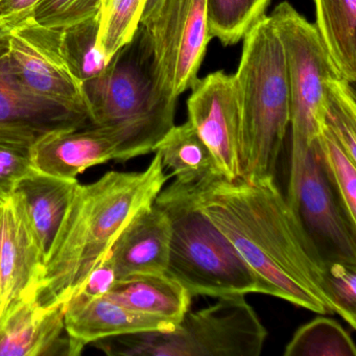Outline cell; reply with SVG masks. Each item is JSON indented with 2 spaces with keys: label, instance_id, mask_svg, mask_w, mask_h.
Returning <instances> with one entry per match:
<instances>
[{
  "label": "cell",
  "instance_id": "cell-1",
  "mask_svg": "<svg viewBox=\"0 0 356 356\" xmlns=\"http://www.w3.org/2000/svg\"><path fill=\"white\" fill-rule=\"evenodd\" d=\"M202 211L248 266L280 298L318 314H335L325 264L275 182L216 175L193 184Z\"/></svg>",
  "mask_w": 356,
  "mask_h": 356
},
{
  "label": "cell",
  "instance_id": "cell-2",
  "mask_svg": "<svg viewBox=\"0 0 356 356\" xmlns=\"http://www.w3.org/2000/svg\"><path fill=\"white\" fill-rule=\"evenodd\" d=\"M170 175L156 153L139 172H108L79 184L51 243L34 295L42 306L66 303L139 211L152 205Z\"/></svg>",
  "mask_w": 356,
  "mask_h": 356
},
{
  "label": "cell",
  "instance_id": "cell-3",
  "mask_svg": "<svg viewBox=\"0 0 356 356\" xmlns=\"http://www.w3.org/2000/svg\"><path fill=\"white\" fill-rule=\"evenodd\" d=\"M84 89L91 124L107 129L118 140V161L153 153L174 128L177 97L160 85L151 39L141 24Z\"/></svg>",
  "mask_w": 356,
  "mask_h": 356
},
{
  "label": "cell",
  "instance_id": "cell-4",
  "mask_svg": "<svg viewBox=\"0 0 356 356\" xmlns=\"http://www.w3.org/2000/svg\"><path fill=\"white\" fill-rule=\"evenodd\" d=\"M233 76L241 113V179L275 178L291 124V93L284 49L270 16L243 37Z\"/></svg>",
  "mask_w": 356,
  "mask_h": 356
},
{
  "label": "cell",
  "instance_id": "cell-5",
  "mask_svg": "<svg viewBox=\"0 0 356 356\" xmlns=\"http://www.w3.org/2000/svg\"><path fill=\"white\" fill-rule=\"evenodd\" d=\"M154 203L168 216L172 231L166 274L191 297L268 295L266 285L202 211L193 183L175 180Z\"/></svg>",
  "mask_w": 356,
  "mask_h": 356
},
{
  "label": "cell",
  "instance_id": "cell-6",
  "mask_svg": "<svg viewBox=\"0 0 356 356\" xmlns=\"http://www.w3.org/2000/svg\"><path fill=\"white\" fill-rule=\"evenodd\" d=\"M187 312L172 330L129 333L92 343L110 356H258L266 329L245 295Z\"/></svg>",
  "mask_w": 356,
  "mask_h": 356
},
{
  "label": "cell",
  "instance_id": "cell-7",
  "mask_svg": "<svg viewBox=\"0 0 356 356\" xmlns=\"http://www.w3.org/2000/svg\"><path fill=\"white\" fill-rule=\"evenodd\" d=\"M284 49L291 93L289 178L299 172L306 153L324 126L327 83L339 76L316 24L284 1L270 16Z\"/></svg>",
  "mask_w": 356,
  "mask_h": 356
},
{
  "label": "cell",
  "instance_id": "cell-8",
  "mask_svg": "<svg viewBox=\"0 0 356 356\" xmlns=\"http://www.w3.org/2000/svg\"><path fill=\"white\" fill-rule=\"evenodd\" d=\"M141 26L151 39L160 85L178 99L199 79L212 39L207 0H163L155 15Z\"/></svg>",
  "mask_w": 356,
  "mask_h": 356
},
{
  "label": "cell",
  "instance_id": "cell-9",
  "mask_svg": "<svg viewBox=\"0 0 356 356\" xmlns=\"http://www.w3.org/2000/svg\"><path fill=\"white\" fill-rule=\"evenodd\" d=\"M286 200L324 264H356V227L327 175L318 140L306 153L297 176L289 180Z\"/></svg>",
  "mask_w": 356,
  "mask_h": 356
},
{
  "label": "cell",
  "instance_id": "cell-10",
  "mask_svg": "<svg viewBox=\"0 0 356 356\" xmlns=\"http://www.w3.org/2000/svg\"><path fill=\"white\" fill-rule=\"evenodd\" d=\"M8 59L31 92L89 118L84 84L66 57L62 30L28 18L11 29Z\"/></svg>",
  "mask_w": 356,
  "mask_h": 356
},
{
  "label": "cell",
  "instance_id": "cell-11",
  "mask_svg": "<svg viewBox=\"0 0 356 356\" xmlns=\"http://www.w3.org/2000/svg\"><path fill=\"white\" fill-rule=\"evenodd\" d=\"M187 101L188 122L209 149L218 172L241 178V113L234 76L222 70L197 79Z\"/></svg>",
  "mask_w": 356,
  "mask_h": 356
},
{
  "label": "cell",
  "instance_id": "cell-12",
  "mask_svg": "<svg viewBox=\"0 0 356 356\" xmlns=\"http://www.w3.org/2000/svg\"><path fill=\"white\" fill-rule=\"evenodd\" d=\"M88 116L31 92L14 74L8 55L0 60V141L33 149L55 133L84 128Z\"/></svg>",
  "mask_w": 356,
  "mask_h": 356
},
{
  "label": "cell",
  "instance_id": "cell-13",
  "mask_svg": "<svg viewBox=\"0 0 356 356\" xmlns=\"http://www.w3.org/2000/svg\"><path fill=\"white\" fill-rule=\"evenodd\" d=\"M66 303L42 306L34 293L8 306L0 316V356H79L85 347L65 328Z\"/></svg>",
  "mask_w": 356,
  "mask_h": 356
},
{
  "label": "cell",
  "instance_id": "cell-14",
  "mask_svg": "<svg viewBox=\"0 0 356 356\" xmlns=\"http://www.w3.org/2000/svg\"><path fill=\"white\" fill-rule=\"evenodd\" d=\"M45 259L24 204L13 193L0 204V316L10 304L36 291Z\"/></svg>",
  "mask_w": 356,
  "mask_h": 356
},
{
  "label": "cell",
  "instance_id": "cell-15",
  "mask_svg": "<svg viewBox=\"0 0 356 356\" xmlns=\"http://www.w3.org/2000/svg\"><path fill=\"white\" fill-rule=\"evenodd\" d=\"M118 140L107 129L88 124L84 128L55 133L33 147L36 170L58 178L76 180L92 166L118 160Z\"/></svg>",
  "mask_w": 356,
  "mask_h": 356
},
{
  "label": "cell",
  "instance_id": "cell-16",
  "mask_svg": "<svg viewBox=\"0 0 356 356\" xmlns=\"http://www.w3.org/2000/svg\"><path fill=\"white\" fill-rule=\"evenodd\" d=\"M179 322L135 312L107 297L76 293L66 302L65 328L72 341L85 347L99 339L129 333L170 331Z\"/></svg>",
  "mask_w": 356,
  "mask_h": 356
},
{
  "label": "cell",
  "instance_id": "cell-17",
  "mask_svg": "<svg viewBox=\"0 0 356 356\" xmlns=\"http://www.w3.org/2000/svg\"><path fill=\"white\" fill-rule=\"evenodd\" d=\"M170 234L168 216L155 203L139 211L110 250L118 281L136 275L166 274Z\"/></svg>",
  "mask_w": 356,
  "mask_h": 356
},
{
  "label": "cell",
  "instance_id": "cell-18",
  "mask_svg": "<svg viewBox=\"0 0 356 356\" xmlns=\"http://www.w3.org/2000/svg\"><path fill=\"white\" fill-rule=\"evenodd\" d=\"M76 180L36 172L22 179L13 193L24 204L31 225L47 255L74 197Z\"/></svg>",
  "mask_w": 356,
  "mask_h": 356
},
{
  "label": "cell",
  "instance_id": "cell-19",
  "mask_svg": "<svg viewBox=\"0 0 356 356\" xmlns=\"http://www.w3.org/2000/svg\"><path fill=\"white\" fill-rule=\"evenodd\" d=\"M135 312L180 322L189 312L191 296L168 274L136 275L118 281L105 296Z\"/></svg>",
  "mask_w": 356,
  "mask_h": 356
},
{
  "label": "cell",
  "instance_id": "cell-20",
  "mask_svg": "<svg viewBox=\"0 0 356 356\" xmlns=\"http://www.w3.org/2000/svg\"><path fill=\"white\" fill-rule=\"evenodd\" d=\"M316 26L337 68L348 82L356 81V0H314Z\"/></svg>",
  "mask_w": 356,
  "mask_h": 356
},
{
  "label": "cell",
  "instance_id": "cell-21",
  "mask_svg": "<svg viewBox=\"0 0 356 356\" xmlns=\"http://www.w3.org/2000/svg\"><path fill=\"white\" fill-rule=\"evenodd\" d=\"M170 176L184 183H200L220 175L209 149L187 120L174 128L155 149Z\"/></svg>",
  "mask_w": 356,
  "mask_h": 356
},
{
  "label": "cell",
  "instance_id": "cell-22",
  "mask_svg": "<svg viewBox=\"0 0 356 356\" xmlns=\"http://www.w3.org/2000/svg\"><path fill=\"white\" fill-rule=\"evenodd\" d=\"M147 0H101L97 13V49L110 62L140 26Z\"/></svg>",
  "mask_w": 356,
  "mask_h": 356
},
{
  "label": "cell",
  "instance_id": "cell-23",
  "mask_svg": "<svg viewBox=\"0 0 356 356\" xmlns=\"http://www.w3.org/2000/svg\"><path fill=\"white\" fill-rule=\"evenodd\" d=\"M284 356H356L351 335L337 321L318 316L300 327L284 350Z\"/></svg>",
  "mask_w": 356,
  "mask_h": 356
},
{
  "label": "cell",
  "instance_id": "cell-24",
  "mask_svg": "<svg viewBox=\"0 0 356 356\" xmlns=\"http://www.w3.org/2000/svg\"><path fill=\"white\" fill-rule=\"evenodd\" d=\"M270 0H207L208 29L222 44L234 45L262 17Z\"/></svg>",
  "mask_w": 356,
  "mask_h": 356
},
{
  "label": "cell",
  "instance_id": "cell-25",
  "mask_svg": "<svg viewBox=\"0 0 356 356\" xmlns=\"http://www.w3.org/2000/svg\"><path fill=\"white\" fill-rule=\"evenodd\" d=\"M351 85L339 76L327 83L324 126L356 162V101Z\"/></svg>",
  "mask_w": 356,
  "mask_h": 356
},
{
  "label": "cell",
  "instance_id": "cell-26",
  "mask_svg": "<svg viewBox=\"0 0 356 356\" xmlns=\"http://www.w3.org/2000/svg\"><path fill=\"white\" fill-rule=\"evenodd\" d=\"M97 16L62 30L66 57L83 84L101 76L109 63L97 49Z\"/></svg>",
  "mask_w": 356,
  "mask_h": 356
},
{
  "label": "cell",
  "instance_id": "cell-27",
  "mask_svg": "<svg viewBox=\"0 0 356 356\" xmlns=\"http://www.w3.org/2000/svg\"><path fill=\"white\" fill-rule=\"evenodd\" d=\"M316 140L327 175L348 218L356 227V162L348 156L327 127L323 126Z\"/></svg>",
  "mask_w": 356,
  "mask_h": 356
},
{
  "label": "cell",
  "instance_id": "cell-28",
  "mask_svg": "<svg viewBox=\"0 0 356 356\" xmlns=\"http://www.w3.org/2000/svg\"><path fill=\"white\" fill-rule=\"evenodd\" d=\"M101 0H40L31 17L42 26L64 30L99 13Z\"/></svg>",
  "mask_w": 356,
  "mask_h": 356
},
{
  "label": "cell",
  "instance_id": "cell-29",
  "mask_svg": "<svg viewBox=\"0 0 356 356\" xmlns=\"http://www.w3.org/2000/svg\"><path fill=\"white\" fill-rule=\"evenodd\" d=\"M325 279L335 314L356 328V264L325 262Z\"/></svg>",
  "mask_w": 356,
  "mask_h": 356
},
{
  "label": "cell",
  "instance_id": "cell-30",
  "mask_svg": "<svg viewBox=\"0 0 356 356\" xmlns=\"http://www.w3.org/2000/svg\"><path fill=\"white\" fill-rule=\"evenodd\" d=\"M34 172L32 149L0 141V204L13 195L22 179Z\"/></svg>",
  "mask_w": 356,
  "mask_h": 356
},
{
  "label": "cell",
  "instance_id": "cell-31",
  "mask_svg": "<svg viewBox=\"0 0 356 356\" xmlns=\"http://www.w3.org/2000/svg\"><path fill=\"white\" fill-rule=\"evenodd\" d=\"M118 282L115 270L110 258V252L91 270L78 293L88 298L104 297ZM74 293V295H76Z\"/></svg>",
  "mask_w": 356,
  "mask_h": 356
},
{
  "label": "cell",
  "instance_id": "cell-32",
  "mask_svg": "<svg viewBox=\"0 0 356 356\" xmlns=\"http://www.w3.org/2000/svg\"><path fill=\"white\" fill-rule=\"evenodd\" d=\"M40 0H0V18L10 29L32 15Z\"/></svg>",
  "mask_w": 356,
  "mask_h": 356
},
{
  "label": "cell",
  "instance_id": "cell-33",
  "mask_svg": "<svg viewBox=\"0 0 356 356\" xmlns=\"http://www.w3.org/2000/svg\"><path fill=\"white\" fill-rule=\"evenodd\" d=\"M10 35H11V29L0 18V60L5 58L9 53Z\"/></svg>",
  "mask_w": 356,
  "mask_h": 356
},
{
  "label": "cell",
  "instance_id": "cell-34",
  "mask_svg": "<svg viewBox=\"0 0 356 356\" xmlns=\"http://www.w3.org/2000/svg\"><path fill=\"white\" fill-rule=\"evenodd\" d=\"M163 0H147L145 3V10H143V17H141L140 24H147L157 11L159 6L161 5Z\"/></svg>",
  "mask_w": 356,
  "mask_h": 356
}]
</instances>
